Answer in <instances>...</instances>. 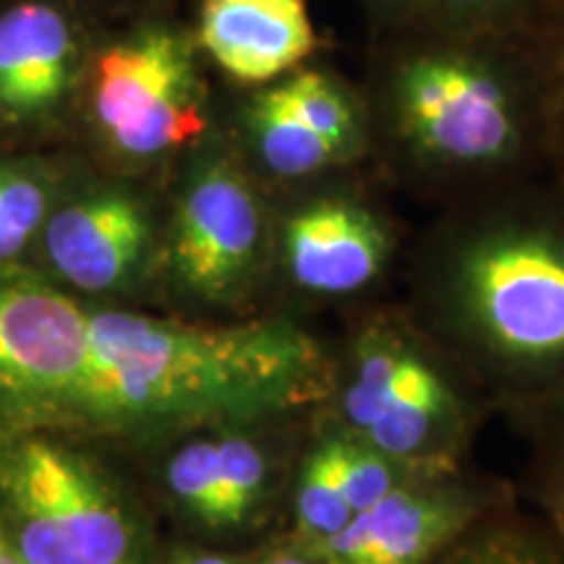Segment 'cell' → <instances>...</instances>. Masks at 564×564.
Returning <instances> with one entry per match:
<instances>
[{
	"label": "cell",
	"instance_id": "6da1fadb",
	"mask_svg": "<svg viewBox=\"0 0 564 564\" xmlns=\"http://www.w3.org/2000/svg\"><path fill=\"white\" fill-rule=\"evenodd\" d=\"M322 377L316 343L288 322L212 327L87 306L79 373L53 426L251 419L316 400Z\"/></svg>",
	"mask_w": 564,
	"mask_h": 564
},
{
	"label": "cell",
	"instance_id": "7a4b0ae2",
	"mask_svg": "<svg viewBox=\"0 0 564 564\" xmlns=\"http://www.w3.org/2000/svg\"><path fill=\"white\" fill-rule=\"evenodd\" d=\"M0 486L26 564H133L129 520L82 457L26 440L0 455Z\"/></svg>",
	"mask_w": 564,
	"mask_h": 564
},
{
	"label": "cell",
	"instance_id": "3957f363",
	"mask_svg": "<svg viewBox=\"0 0 564 564\" xmlns=\"http://www.w3.org/2000/svg\"><path fill=\"white\" fill-rule=\"evenodd\" d=\"M91 121L112 152L154 160L204 131L202 84L192 42L171 26H144L97 55Z\"/></svg>",
	"mask_w": 564,
	"mask_h": 564
},
{
	"label": "cell",
	"instance_id": "277c9868",
	"mask_svg": "<svg viewBox=\"0 0 564 564\" xmlns=\"http://www.w3.org/2000/svg\"><path fill=\"white\" fill-rule=\"evenodd\" d=\"M465 299L499 352L528 369L564 371V236L520 230L478 246Z\"/></svg>",
	"mask_w": 564,
	"mask_h": 564
},
{
	"label": "cell",
	"instance_id": "5b68a950",
	"mask_svg": "<svg viewBox=\"0 0 564 564\" xmlns=\"http://www.w3.org/2000/svg\"><path fill=\"white\" fill-rule=\"evenodd\" d=\"M400 110L411 137L440 158L497 160L514 144L510 97L491 74L463 58L413 61L400 79Z\"/></svg>",
	"mask_w": 564,
	"mask_h": 564
},
{
	"label": "cell",
	"instance_id": "8992f818",
	"mask_svg": "<svg viewBox=\"0 0 564 564\" xmlns=\"http://www.w3.org/2000/svg\"><path fill=\"white\" fill-rule=\"evenodd\" d=\"M262 241V212L228 162H207L183 188L173 223V270L188 291L220 301L251 272Z\"/></svg>",
	"mask_w": 564,
	"mask_h": 564
},
{
	"label": "cell",
	"instance_id": "52a82bcc",
	"mask_svg": "<svg viewBox=\"0 0 564 564\" xmlns=\"http://www.w3.org/2000/svg\"><path fill=\"white\" fill-rule=\"evenodd\" d=\"M79 74L74 21L51 0L0 11V123L40 126L66 105Z\"/></svg>",
	"mask_w": 564,
	"mask_h": 564
},
{
	"label": "cell",
	"instance_id": "ba28073f",
	"mask_svg": "<svg viewBox=\"0 0 564 564\" xmlns=\"http://www.w3.org/2000/svg\"><path fill=\"white\" fill-rule=\"evenodd\" d=\"M55 278L84 293L121 288L150 241V220L133 196L91 192L53 207L40 232Z\"/></svg>",
	"mask_w": 564,
	"mask_h": 564
},
{
	"label": "cell",
	"instance_id": "9c48e42d",
	"mask_svg": "<svg viewBox=\"0 0 564 564\" xmlns=\"http://www.w3.org/2000/svg\"><path fill=\"white\" fill-rule=\"evenodd\" d=\"M303 0H202L199 45L232 79L272 82L314 51Z\"/></svg>",
	"mask_w": 564,
	"mask_h": 564
},
{
	"label": "cell",
	"instance_id": "30bf717a",
	"mask_svg": "<svg viewBox=\"0 0 564 564\" xmlns=\"http://www.w3.org/2000/svg\"><path fill=\"white\" fill-rule=\"evenodd\" d=\"M384 257L382 225L356 204L316 202L299 212L285 228L288 270L312 293L361 291L382 270Z\"/></svg>",
	"mask_w": 564,
	"mask_h": 564
},
{
	"label": "cell",
	"instance_id": "8fae6325",
	"mask_svg": "<svg viewBox=\"0 0 564 564\" xmlns=\"http://www.w3.org/2000/svg\"><path fill=\"white\" fill-rule=\"evenodd\" d=\"M460 502L436 491L398 489L356 512L316 556L327 564H423L463 525Z\"/></svg>",
	"mask_w": 564,
	"mask_h": 564
},
{
	"label": "cell",
	"instance_id": "7c38bea8",
	"mask_svg": "<svg viewBox=\"0 0 564 564\" xmlns=\"http://www.w3.org/2000/svg\"><path fill=\"white\" fill-rule=\"evenodd\" d=\"M447 405L449 392L436 371L419 356L405 352L382 411L358 436L390 460H403L432 440L434 429L444 421Z\"/></svg>",
	"mask_w": 564,
	"mask_h": 564
},
{
	"label": "cell",
	"instance_id": "4fadbf2b",
	"mask_svg": "<svg viewBox=\"0 0 564 564\" xmlns=\"http://www.w3.org/2000/svg\"><path fill=\"white\" fill-rule=\"evenodd\" d=\"M249 131L259 158L278 175H308L345 158L340 147L306 129L270 91L259 95L249 112Z\"/></svg>",
	"mask_w": 564,
	"mask_h": 564
},
{
	"label": "cell",
	"instance_id": "5bb4252c",
	"mask_svg": "<svg viewBox=\"0 0 564 564\" xmlns=\"http://www.w3.org/2000/svg\"><path fill=\"white\" fill-rule=\"evenodd\" d=\"M53 175L45 162L0 160V267L40 238L53 212Z\"/></svg>",
	"mask_w": 564,
	"mask_h": 564
},
{
	"label": "cell",
	"instance_id": "9a60e30c",
	"mask_svg": "<svg viewBox=\"0 0 564 564\" xmlns=\"http://www.w3.org/2000/svg\"><path fill=\"white\" fill-rule=\"evenodd\" d=\"M272 95L306 129L333 141L343 152H348L356 144V112H352L348 97L319 70H301L293 79L274 87Z\"/></svg>",
	"mask_w": 564,
	"mask_h": 564
},
{
	"label": "cell",
	"instance_id": "2e32d148",
	"mask_svg": "<svg viewBox=\"0 0 564 564\" xmlns=\"http://www.w3.org/2000/svg\"><path fill=\"white\" fill-rule=\"evenodd\" d=\"M295 507H299V525L301 535L314 554L333 541L337 533L352 520V507L345 499V491L335 476L333 457H329L327 444H322L316 453L308 457L303 465L299 497H295Z\"/></svg>",
	"mask_w": 564,
	"mask_h": 564
},
{
	"label": "cell",
	"instance_id": "e0dca14e",
	"mask_svg": "<svg viewBox=\"0 0 564 564\" xmlns=\"http://www.w3.org/2000/svg\"><path fill=\"white\" fill-rule=\"evenodd\" d=\"M217 463H220V528L241 525L264 494L267 460L251 440L230 434L217 442Z\"/></svg>",
	"mask_w": 564,
	"mask_h": 564
},
{
	"label": "cell",
	"instance_id": "ac0fdd59",
	"mask_svg": "<svg viewBox=\"0 0 564 564\" xmlns=\"http://www.w3.org/2000/svg\"><path fill=\"white\" fill-rule=\"evenodd\" d=\"M167 486L196 520L209 528H220L217 442H192L181 447L167 463Z\"/></svg>",
	"mask_w": 564,
	"mask_h": 564
},
{
	"label": "cell",
	"instance_id": "d6986e66",
	"mask_svg": "<svg viewBox=\"0 0 564 564\" xmlns=\"http://www.w3.org/2000/svg\"><path fill=\"white\" fill-rule=\"evenodd\" d=\"M333 457L335 476L340 481L345 499L352 507V512L369 510L379 499L398 489V470H394V460L377 453V449L364 444L361 440H329L324 442Z\"/></svg>",
	"mask_w": 564,
	"mask_h": 564
},
{
	"label": "cell",
	"instance_id": "ffe728a7",
	"mask_svg": "<svg viewBox=\"0 0 564 564\" xmlns=\"http://www.w3.org/2000/svg\"><path fill=\"white\" fill-rule=\"evenodd\" d=\"M405 352V348H400L392 340H373L358 356L356 373H352V382L345 392V415H348V423L356 434L366 432L369 423L382 411L387 392L398 377Z\"/></svg>",
	"mask_w": 564,
	"mask_h": 564
},
{
	"label": "cell",
	"instance_id": "44dd1931",
	"mask_svg": "<svg viewBox=\"0 0 564 564\" xmlns=\"http://www.w3.org/2000/svg\"><path fill=\"white\" fill-rule=\"evenodd\" d=\"M449 564H564V549L541 535L505 531L465 549Z\"/></svg>",
	"mask_w": 564,
	"mask_h": 564
},
{
	"label": "cell",
	"instance_id": "7402d4cb",
	"mask_svg": "<svg viewBox=\"0 0 564 564\" xmlns=\"http://www.w3.org/2000/svg\"><path fill=\"white\" fill-rule=\"evenodd\" d=\"M546 507H549V514H552V528L556 533V544L564 549V481L562 478H554L552 486H549Z\"/></svg>",
	"mask_w": 564,
	"mask_h": 564
},
{
	"label": "cell",
	"instance_id": "603a6c76",
	"mask_svg": "<svg viewBox=\"0 0 564 564\" xmlns=\"http://www.w3.org/2000/svg\"><path fill=\"white\" fill-rule=\"evenodd\" d=\"M0 564H26L24 556L19 554V549L13 546L9 525L3 520H0Z\"/></svg>",
	"mask_w": 564,
	"mask_h": 564
},
{
	"label": "cell",
	"instance_id": "cb8c5ba5",
	"mask_svg": "<svg viewBox=\"0 0 564 564\" xmlns=\"http://www.w3.org/2000/svg\"><path fill=\"white\" fill-rule=\"evenodd\" d=\"M262 564H312V556L306 552H299V549H280V552H272Z\"/></svg>",
	"mask_w": 564,
	"mask_h": 564
},
{
	"label": "cell",
	"instance_id": "d4e9b609",
	"mask_svg": "<svg viewBox=\"0 0 564 564\" xmlns=\"http://www.w3.org/2000/svg\"><path fill=\"white\" fill-rule=\"evenodd\" d=\"M171 564H238L230 556H220V554H183L178 560H173Z\"/></svg>",
	"mask_w": 564,
	"mask_h": 564
},
{
	"label": "cell",
	"instance_id": "484cf974",
	"mask_svg": "<svg viewBox=\"0 0 564 564\" xmlns=\"http://www.w3.org/2000/svg\"><path fill=\"white\" fill-rule=\"evenodd\" d=\"M560 455H562V463H560V470H556L554 478H562L564 481V426H562V442H560Z\"/></svg>",
	"mask_w": 564,
	"mask_h": 564
},
{
	"label": "cell",
	"instance_id": "4316f807",
	"mask_svg": "<svg viewBox=\"0 0 564 564\" xmlns=\"http://www.w3.org/2000/svg\"><path fill=\"white\" fill-rule=\"evenodd\" d=\"M449 3H460V6H484V3H491V0H449Z\"/></svg>",
	"mask_w": 564,
	"mask_h": 564
}]
</instances>
